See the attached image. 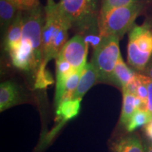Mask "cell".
<instances>
[{
  "label": "cell",
  "instance_id": "cell-1",
  "mask_svg": "<svg viewBox=\"0 0 152 152\" xmlns=\"http://www.w3.org/2000/svg\"><path fill=\"white\" fill-rule=\"evenodd\" d=\"M45 21L42 31V61L48 63L56 58L66 43L68 32L72 28L62 13L58 4L54 0H47Z\"/></svg>",
  "mask_w": 152,
  "mask_h": 152
},
{
  "label": "cell",
  "instance_id": "cell-2",
  "mask_svg": "<svg viewBox=\"0 0 152 152\" xmlns=\"http://www.w3.org/2000/svg\"><path fill=\"white\" fill-rule=\"evenodd\" d=\"M143 8L141 3L114 9L102 16H98L97 27L102 37L118 38L132 28Z\"/></svg>",
  "mask_w": 152,
  "mask_h": 152
},
{
  "label": "cell",
  "instance_id": "cell-3",
  "mask_svg": "<svg viewBox=\"0 0 152 152\" xmlns=\"http://www.w3.org/2000/svg\"><path fill=\"white\" fill-rule=\"evenodd\" d=\"M152 57V28L149 25L134 26L129 33L128 61L137 71L145 70Z\"/></svg>",
  "mask_w": 152,
  "mask_h": 152
},
{
  "label": "cell",
  "instance_id": "cell-4",
  "mask_svg": "<svg viewBox=\"0 0 152 152\" xmlns=\"http://www.w3.org/2000/svg\"><path fill=\"white\" fill-rule=\"evenodd\" d=\"M61 12L71 26L87 30L96 20V0H61Z\"/></svg>",
  "mask_w": 152,
  "mask_h": 152
},
{
  "label": "cell",
  "instance_id": "cell-5",
  "mask_svg": "<svg viewBox=\"0 0 152 152\" xmlns=\"http://www.w3.org/2000/svg\"><path fill=\"white\" fill-rule=\"evenodd\" d=\"M119 39L114 36L104 37L99 46L94 50L92 63L99 74L100 80L111 82L113 70L121 56Z\"/></svg>",
  "mask_w": 152,
  "mask_h": 152
},
{
  "label": "cell",
  "instance_id": "cell-6",
  "mask_svg": "<svg viewBox=\"0 0 152 152\" xmlns=\"http://www.w3.org/2000/svg\"><path fill=\"white\" fill-rule=\"evenodd\" d=\"M23 16L22 40L30 41L36 57L41 64L42 61V31L45 21V11L39 1Z\"/></svg>",
  "mask_w": 152,
  "mask_h": 152
},
{
  "label": "cell",
  "instance_id": "cell-7",
  "mask_svg": "<svg viewBox=\"0 0 152 152\" xmlns=\"http://www.w3.org/2000/svg\"><path fill=\"white\" fill-rule=\"evenodd\" d=\"M88 47L84 37L77 35L66 42L58 56L69 63L76 71L83 70L87 64Z\"/></svg>",
  "mask_w": 152,
  "mask_h": 152
},
{
  "label": "cell",
  "instance_id": "cell-8",
  "mask_svg": "<svg viewBox=\"0 0 152 152\" xmlns=\"http://www.w3.org/2000/svg\"><path fill=\"white\" fill-rule=\"evenodd\" d=\"M8 52L14 66L20 69L28 71L38 68L40 65L36 57L33 45L27 39L22 40L20 45L9 49Z\"/></svg>",
  "mask_w": 152,
  "mask_h": 152
},
{
  "label": "cell",
  "instance_id": "cell-9",
  "mask_svg": "<svg viewBox=\"0 0 152 152\" xmlns=\"http://www.w3.org/2000/svg\"><path fill=\"white\" fill-rule=\"evenodd\" d=\"M100 80V76L97 70L92 63H88L83 68L80 77L77 88L74 93L73 99H83L86 92Z\"/></svg>",
  "mask_w": 152,
  "mask_h": 152
},
{
  "label": "cell",
  "instance_id": "cell-10",
  "mask_svg": "<svg viewBox=\"0 0 152 152\" xmlns=\"http://www.w3.org/2000/svg\"><path fill=\"white\" fill-rule=\"evenodd\" d=\"M23 30L22 11L19 10L14 21L7 30L5 39V47L7 51L17 47L21 43Z\"/></svg>",
  "mask_w": 152,
  "mask_h": 152
},
{
  "label": "cell",
  "instance_id": "cell-11",
  "mask_svg": "<svg viewBox=\"0 0 152 152\" xmlns=\"http://www.w3.org/2000/svg\"><path fill=\"white\" fill-rule=\"evenodd\" d=\"M18 90L16 85L10 81L1 83L0 85V110L9 109L18 101Z\"/></svg>",
  "mask_w": 152,
  "mask_h": 152
},
{
  "label": "cell",
  "instance_id": "cell-12",
  "mask_svg": "<svg viewBox=\"0 0 152 152\" xmlns=\"http://www.w3.org/2000/svg\"><path fill=\"white\" fill-rule=\"evenodd\" d=\"M134 75L135 73L126 65L121 56L113 70L111 82L123 89L134 77Z\"/></svg>",
  "mask_w": 152,
  "mask_h": 152
},
{
  "label": "cell",
  "instance_id": "cell-13",
  "mask_svg": "<svg viewBox=\"0 0 152 152\" xmlns=\"http://www.w3.org/2000/svg\"><path fill=\"white\" fill-rule=\"evenodd\" d=\"M113 152H145L142 141L136 135L121 138L113 145Z\"/></svg>",
  "mask_w": 152,
  "mask_h": 152
},
{
  "label": "cell",
  "instance_id": "cell-14",
  "mask_svg": "<svg viewBox=\"0 0 152 152\" xmlns=\"http://www.w3.org/2000/svg\"><path fill=\"white\" fill-rule=\"evenodd\" d=\"M81 101L79 99H72L61 102L56 111V114L59 118L66 121L77 116L80 109Z\"/></svg>",
  "mask_w": 152,
  "mask_h": 152
},
{
  "label": "cell",
  "instance_id": "cell-15",
  "mask_svg": "<svg viewBox=\"0 0 152 152\" xmlns=\"http://www.w3.org/2000/svg\"><path fill=\"white\" fill-rule=\"evenodd\" d=\"M18 11L16 6L10 0H0L1 27L4 30H8Z\"/></svg>",
  "mask_w": 152,
  "mask_h": 152
},
{
  "label": "cell",
  "instance_id": "cell-16",
  "mask_svg": "<svg viewBox=\"0 0 152 152\" xmlns=\"http://www.w3.org/2000/svg\"><path fill=\"white\" fill-rule=\"evenodd\" d=\"M123 107L121 115V123L123 125H127L131 117L136 111L134 99L136 95L131 94L125 90H123Z\"/></svg>",
  "mask_w": 152,
  "mask_h": 152
},
{
  "label": "cell",
  "instance_id": "cell-17",
  "mask_svg": "<svg viewBox=\"0 0 152 152\" xmlns=\"http://www.w3.org/2000/svg\"><path fill=\"white\" fill-rule=\"evenodd\" d=\"M152 118V113L145 110L137 109L134 111L132 116L126 125L128 132H132L142 125H147Z\"/></svg>",
  "mask_w": 152,
  "mask_h": 152
},
{
  "label": "cell",
  "instance_id": "cell-18",
  "mask_svg": "<svg viewBox=\"0 0 152 152\" xmlns=\"http://www.w3.org/2000/svg\"><path fill=\"white\" fill-rule=\"evenodd\" d=\"M47 64V63L42 61L40 65L37 68L35 83V88L45 89L49 85H52L54 83V80L46 68Z\"/></svg>",
  "mask_w": 152,
  "mask_h": 152
},
{
  "label": "cell",
  "instance_id": "cell-19",
  "mask_svg": "<svg viewBox=\"0 0 152 152\" xmlns=\"http://www.w3.org/2000/svg\"><path fill=\"white\" fill-rule=\"evenodd\" d=\"M82 71H83V70H77V71H73V73L67 77L65 83L64 94V96H63L61 102L65 100L72 99H73L74 93L75 92L77 85H78Z\"/></svg>",
  "mask_w": 152,
  "mask_h": 152
},
{
  "label": "cell",
  "instance_id": "cell-20",
  "mask_svg": "<svg viewBox=\"0 0 152 152\" xmlns=\"http://www.w3.org/2000/svg\"><path fill=\"white\" fill-rule=\"evenodd\" d=\"M139 0H103L99 16H102L114 9L138 3Z\"/></svg>",
  "mask_w": 152,
  "mask_h": 152
},
{
  "label": "cell",
  "instance_id": "cell-21",
  "mask_svg": "<svg viewBox=\"0 0 152 152\" xmlns=\"http://www.w3.org/2000/svg\"><path fill=\"white\" fill-rule=\"evenodd\" d=\"M85 42L90 46L91 45L92 49L95 50L97 47L99 46V45L102 43L104 37H102L100 35L99 30L97 32L93 30V32H90L87 35L84 37Z\"/></svg>",
  "mask_w": 152,
  "mask_h": 152
},
{
  "label": "cell",
  "instance_id": "cell-22",
  "mask_svg": "<svg viewBox=\"0 0 152 152\" xmlns=\"http://www.w3.org/2000/svg\"><path fill=\"white\" fill-rule=\"evenodd\" d=\"M16 6L20 11H28L31 9L38 2V0H10Z\"/></svg>",
  "mask_w": 152,
  "mask_h": 152
},
{
  "label": "cell",
  "instance_id": "cell-23",
  "mask_svg": "<svg viewBox=\"0 0 152 152\" xmlns=\"http://www.w3.org/2000/svg\"><path fill=\"white\" fill-rule=\"evenodd\" d=\"M142 79L145 85H147L148 90L147 99V111L152 113V80L147 75H142Z\"/></svg>",
  "mask_w": 152,
  "mask_h": 152
},
{
  "label": "cell",
  "instance_id": "cell-24",
  "mask_svg": "<svg viewBox=\"0 0 152 152\" xmlns=\"http://www.w3.org/2000/svg\"><path fill=\"white\" fill-rule=\"evenodd\" d=\"M140 77H141L142 82L137 87V90L136 96H137L138 97H140L143 102L147 103V99H148V90L147 85H145V83H144L143 80L142 79V74H140Z\"/></svg>",
  "mask_w": 152,
  "mask_h": 152
},
{
  "label": "cell",
  "instance_id": "cell-25",
  "mask_svg": "<svg viewBox=\"0 0 152 152\" xmlns=\"http://www.w3.org/2000/svg\"><path fill=\"white\" fill-rule=\"evenodd\" d=\"M144 132L151 141H152V118L144 127Z\"/></svg>",
  "mask_w": 152,
  "mask_h": 152
},
{
  "label": "cell",
  "instance_id": "cell-26",
  "mask_svg": "<svg viewBox=\"0 0 152 152\" xmlns=\"http://www.w3.org/2000/svg\"><path fill=\"white\" fill-rule=\"evenodd\" d=\"M144 71H145L146 75L149 77L152 80V57L151 58V59H150L149 64H148V65L146 67Z\"/></svg>",
  "mask_w": 152,
  "mask_h": 152
},
{
  "label": "cell",
  "instance_id": "cell-27",
  "mask_svg": "<svg viewBox=\"0 0 152 152\" xmlns=\"http://www.w3.org/2000/svg\"><path fill=\"white\" fill-rule=\"evenodd\" d=\"M145 152H152V145L149 146L145 150Z\"/></svg>",
  "mask_w": 152,
  "mask_h": 152
}]
</instances>
